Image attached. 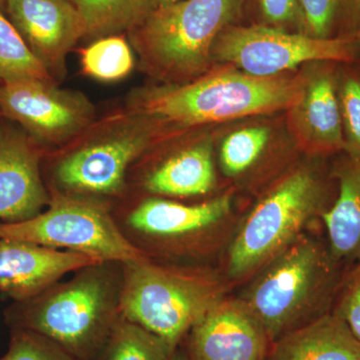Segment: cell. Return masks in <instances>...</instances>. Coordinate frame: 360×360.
Segmentation results:
<instances>
[{
    "label": "cell",
    "instance_id": "cell-1",
    "mask_svg": "<svg viewBox=\"0 0 360 360\" xmlns=\"http://www.w3.org/2000/svg\"><path fill=\"white\" fill-rule=\"evenodd\" d=\"M304 75L260 77L227 65L181 84L136 91L130 111L161 127H200L290 110Z\"/></svg>",
    "mask_w": 360,
    "mask_h": 360
},
{
    "label": "cell",
    "instance_id": "cell-2",
    "mask_svg": "<svg viewBox=\"0 0 360 360\" xmlns=\"http://www.w3.org/2000/svg\"><path fill=\"white\" fill-rule=\"evenodd\" d=\"M245 0H181L156 7L130 30V41L149 75L181 84L210 71L212 46L238 20Z\"/></svg>",
    "mask_w": 360,
    "mask_h": 360
},
{
    "label": "cell",
    "instance_id": "cell-3",
    "mask_svg": "<svg viewBox=\"0 0 360 360\" xmlns=\"http://www.w3.org/2000/svg\"><path fill=\"white\" fill-rule=\"evenodd\" d=\"M123 265L122 319L158 336L174 350L225 298L224 283L212 272L162 266L146 257Z\"/></svg>",
    "mask_w": 360,
    "mask_h": 360
},
{
    "label": "cell",
    "instance_id": "cell-4",
    "mask_svg": "<svg viewBox=\"0 0 360 360\" xmlns=\"http://www.w3.org/2000/svg\"><path fill=\"white\" fill-rule=\"evenodd\" d=\"M104 264L80 269L37 298L21 312L18 328L45 336L77 360L96 359L120 321L122 286Z\"/></svg>",
    "mask_w": 360,
    "mask_h": 360
},
{
    "label": "cell",
    "instance_id": "cell-5",
    "mask_svg": "<svg viewBox=\"0 0 360 360\" xmlns=\"http://www.w3.org/2000/svg\"><path fill=\"white\" fill-rule=\"evenodd\" d=\"M326 194L323 181L311 168H295L281 177L248 213L232 239L229 276H255L302 238L307 225L326 210Z\"/></svg>",
    "mask_w": 360,
    "mask_h": 360
},
{
    "label": "cell",
    "instance_id": "cell-6",
    "mask_svg": "<svg viewBox=\"0 0 360 360\" xmlns=\"http://www.w3.org/2000/svg\"><path fill=\"white\" fill-rule=\"evenodd\" d=\"M328 264L321 246L302 236L253 276L240 300L270 342L319 316L314 312L328 288Z\"/></svg>",
    "mask_w": 360,
    "mask_h": 360
},
{
    "label": "cell",
    "instance_id": "cell-7",
    "mask_svg": "<svg viewBox=\"0 0 360 360\" xmlns=\"http://www.w3.org/2000/svg\"><path fill=\"white\" fill-rule=\"evenodd\" d=\"M0 238L65 248L104 262L146 258L125 238L101 203L72 195H56L46 212L25 221L0 224Z\"/></svg>",
    "mask_w": 360,
    "mask_h": 360
},
{
    "label": "cell",
    "instance_id": "cell-8",
    "mask_svg": "<svg viewBox=\"0 0 360 360\" xmlns=\"http://www.w3.org/2000/svg\"><path fill=\"white\" fill-rule=\"evenodd\" d=\"M212 61L260 77H276L303 63H360L355 39H319L264 25H229L217 37Z\"/></svg>",
    "mask_w": 360,
    "mask_h": 360
},
{
    "label": "cell",
    "instance_id": "cell-9",
    "mask_svg": "<svg viewBox=\"0 0 360 360\" xmlns=\"http://www.w3.org/2000/svg\"><path fill=\"white\" fill-rule=\"evenodd\" d=\"M161 129L148 116L131 111L112 118L59 161L56 179L75 193H118L130 163L151 146Z\"/></svg>",
    "mask_w": 360,
    "mask_h": 360
},
{
    "label": "cell",
    "instance_id": "cell-10",
    "mask_svg": "<svg viewBox=\"0 0 360 360\" xmlns=\"http://www.w3.org/2000/svg\"><path fill=\"white\" fill-rule=\"evenodd\" d=\"M0 115L18 122L33 141L56 146L89 129L94 108L84 94L56 82L20 79L0 84Z\"/></svg>",
    "mask_w": 360,
    "mask_h": 360
},
{
    "label": "cell",
    "instance_id": "cell-11",
    "mask_svg": "<svg viewBox=\"0 0 360 360\" xmlns=\"http://www.w3.org/2000/svg\"><path fill=\"white\" fill-rule=\"evenodd\" d=\"M6 15L54 82L65 75L68 53L85 27L70 0H6Z\"/></svg>",
    "mask_w": 360,
    "mask_h": 360
},
{
    "label": "cell",
    "instance_id": "cell-12",
    "mask_svg": "<svg viewBox=\"0 0 360 360\" xmlns=\"http://www.w3.org/2000/svg\"><path fill=\"white\" fill-rule=\"evenodd\" d=\"M335 63H314L304 75L302 91L288 112L296 141L312 155L345 148Z\"/></svg>",
    "mask_w": 360,
    "mask_h": 360
},
{
    "label": "cell",
    "instance_id": "cell-13",
    "mask_svg": "<svg viewBox=\"0 0 360 360\" xmlns=\"http://www.w3.org/2000/svg\"><path fill=\"white\" fill-rule=\"evenodd\" d=\"M270 345L240 298H224L188 333L189 360H266Z\"/></svg>",
    "mask_w": 360,
    "mask_h": 360
},
{
    "label": "cell",
    "instance_id": "cell-14",
    "mask_svg": "<svg viewBox=\"0 0 360 360\" xmlns=\"http://www.w3.org/2000/svg\"><path fill=\"white\" fill-rule=\"evenodd\" d=\"M49 201L34 141L25 130L0 125V220L32 219Z\"/></svg>",
    "mask_w": 360,
    "mask_h": 360
},
{
    "label": "cell",
    "instance_id": "cell-15",
    "mask_svg": "<svg viewBox=\"0 0 360 360\" xmlns=\"http://www.w3.org/2000/svg\"><path fill=\"white\" fill-rule=\"evenodd\" d=\"M99 264L75 251L0 238V290L15 300H30L68 272Z\"/></svg>",
    "mask_w": 360,
    "mask_h": 360
},
{
    "label": "cell",
    "instance_id": "cell-16",
    "mask_svg": "<svg viewBox=\"0 0 360 360\" xmlns=\"http://www.w3.org/2000/svg\"><path fill=\"white\" fill-rule=\"evenodd\" d=\"M231 210V194L195 205L149 198L130 213L129 222L130 226L148 236L181 238L224 224Z\"/></svg>",
    "mask_w": 360,
    "mask_h": 360
},
{
    "label": "cell",
    "instance_id": "cell-17",
    "mask_svg": "<svg viewBox=\"0 0 360 360\" xmlns=\"http://www.w3.org/2000/svg\"><path fill=\"white\" fill-rule=\"evenodd\" d=\"M266 360H360V343L335 312L321 314L271 343Z\"/></svg>",
    "mask_w": 360,
    "mask_h": 360
},
{
    "label": "cell",
    "instance_id": "cell-18",
    "mask_svg": "<svg viewBox=\"0 0 360 360\" xmlns=\"http://www.w3.org/2000/svg\"><path fill=\"white\" fill-rule=\"evenodd\" d=\"M212 142L205 139L180 149L146 177L149 193L174 198L203 195L214 187Z\"/></svg>",
    "mask_w": 360,
    "mask_h": 360
},
{
    "label": "cell",
    "instance_id": "cell-19",
    "mask_svg": "<svg viewBox=\"0 0 360 360\" xmlns=\"http://www.w3.org/2000/svg\"><path fill=\"white\" fill-rule=\"evenodd\" d=\"M338 195L322 212L333 257L360 264V162L345 158L335 169Z\"/></svg>",
    "mask_w": 360,
    "mask_h": 360
},
{
    "label": "cell",
    "instance_id": "cell-20",
    "mask_svg": "<svg viewBox=\"0 0 360 360\" xmlns=\"http://www.w3.org/2000/svg\"><path fill=\"white\" fill-rule=\"evenodd\" d=\"M82 15L85 37L122 34L141 25L155 8L153 0H70Z\"/></svg>",
    "mask_w": 360,
    "mask_h": 360
},
{
    "label": "cell",
    "instance_id": "cell-21",
    "mask_svg": "<svg viewBox=\"0 0 360 360\" xmlns=\"http://www.w3.org/2000/svg\"><path fill=\"white\" fill-rule=\"evenodd\" d=\"M297 1L298 32L319 39L356 40L360 30V0Z\"/></svg>",
    "mask_w": 360,
    "mask_h": 360
},
{
    "label": "cell",
    "instance_id": "cell-22",
    "mask_svg": "<svg viewBox=\"0 0 360 360\" xmlns=\"http://www.w3.org/2000/svg\"><path fill=\"white\" fill-rule=\"evenodd\" d=\"M175 350L158 336L120 317L94 360H168Z\"/></svg>",
    "mask_w": 360,
    "mask_h": 360
},
{
    "label": "cell",
    "instance_id": "cell-23",
    "mask_svg": "<svg viewBox=\"0 0 360 360\" xmlns=\"http://www.w3.org/2000/svg\"><path fill=\"white\" fill-rule=\"evenodd\" d=\"M20 79L56 82L11 21L0 11V84Z\"/></svg>",
    "mask_w": 360,
    "mask_h": 360
},
{
    "label": "cell",
    "instance_id": "cell-24",
    "mask_svg": "<svg viewBox=\"0 0 360 360\" xmlns=\"http://www.w3.org/2000/svg\"><path fill=\"white\" fill-rule=\"evenodd\" d=\"M85 75L101 82H116L127 77L134 66V53L122 34L94 40L80 51Z\"/></svg>",
    "mask_w": 360,
    "mask_h": 360
},
{
    "label": "cell",
    "instance_id": "cell-25",
    "mask_svg": "<svg viewBox=\"0 0 360 360\" xmlns=\"http://www.w3.org/2000/svg\"><path fill=\"white\" fill-rule=\"evenodd\" d=\"M338 94L347 158L360 162V63H338Z\"/></svg>",
    "mask_w": 360,
    "mask_h": 360
},
{
    "label": "cell",
    "instance_id": "cell-26",
    "mask_svg": "<svg viewBox=\"0 0 360 360\" xmlns=\"http://www.w3.org/2000/svg\"><path fill=\"white\" fill-rule=\"evenodd\" d=\"M269 137V129L265 127H245L229 134L220 146L224 174L229 177L245 174L264 155Z\"/></svg>",
    "mask_w": 360,
    "mask_h": 360
},
{
    "label": "cell",
    "instance_id": "cell-27",
    "mask_svg": "<svg viewBox=\"0 0 360 360\" xmlns=\"http://www.w3.org/2000/svg\"><path fill=\"white\" fill-rule=\"evenodd\" d=\"M0 360H77L53 341L26 329H16Z\"/></svg>",
    "mask_w": 360,
    "mask_h": 360
},
{
    "label": "cell",
    "instance_id": "cell-28",
    "mask_svg": "<svg viewBox=\"0 0 360 360\" xmlns=\"http://www.w3.org/2000/svg\"><path fill=\"white\" fill-rule=\"evenodd\" d=\"M335 314L360 343V264L345 286Z\"/></svg>",
    "mask_w": 360,
    "mask_h": 360
},
{
    "label": "cell",
    "instance_id": "cell-29",
    "mask_svg": "<svg viewBox=\"0 0 360 360\" xmlns=\"http://www.w3.org/2000/svg\"><path fill=\"white\" fill-rule=\"evenodd\" d=\"M264 25L285 30L288 26H300L297 0H257Z\"/></svg>",
    "mask_w": 360,
    "mask_h": 360
},
{
    "label": "cell",
    "instance_id": "cell-30",
    "mask_svg": "<svg viewBox=\"0 0 360 360\" xmlns=\"http://www.w3.org/2000/svg\"><path fill=\"white\" fill-rule=\"evenodd\" d=\"M179 1H181V0H153V4H155L156 8V7L169 6V4H175V2Z\"/></svg>",
    "mask_w": 360,
    "mask_h": 360
},
{
    "label": "cell",
    "instance_id": "cell-31",
    "mask_svg": "<svg viewBox=\"0 0 360 360\" xmlns=\"http://www.w3.org/2000/svg\"><path fill=\"white\" fill-rule=\"evenodd\" d=\"M168 360H189V359H187L184 355L177 354L176 350H175L174 354H172Z\"/></svg>",
    "mask_w": 360,
    "mask_h": 360
},
{
    "label": "cell",
    "instance_id": "cell-32",
    "mask_svg": "<svg viewBox=\"0 0 360 360\" xmlns=\"http://www.w3.org/2000/svg\"><path fill=\"white\" fill-rule=\"evenodd\" d=\"M0 11L6 14V0H0Z\"/></svg>",
    "mask_w": 360,
    "mask_h": 360
},
{
    "label": "cell",
    "instance_id": "cell-33",
    "mask_svg": "<svg viewBox=\"0 0 360 360\" xmlns=\"http://www.w3.org/2000/svg\"><path fill=\"white\" fill-rule=\"evenodd\" d=\"M356 41H357V44H359V51H360V30H359V34H357Z\"/></svg>",
    "mask_w": 360,
    "mask_h": 360
}]
</instances>
